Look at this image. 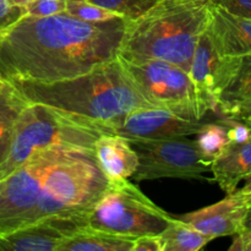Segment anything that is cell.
<instances>
[{
	"mask_svg": "<svg viewBox=\"0 0 251 251\" xmlns=\"http://www.w3.org/2000/svg\"><path fill=\"white\" fill-rule=\"evenodd\" d=\"M27 103L28 102L9 81L0 91V163L7 153L17 118Z\"/></svg>",
	"mask_w": 251,
	"mask_h": 251,
	"instance_id": "18",
	"label": "cell"
},
{
	"mask_svg": "<svg viewBox=\"0 0 251 251\" xmlns=\"http://www.w3.org/2000/svg\"><path fill=\"white\" fill-rule=\"evenodd\" d=\"M6 83H7V80L1 75V73H0V91L6 86Z\"/></svg>",
	"mask_w": 251,
	"mask_h": 251,
	"instance_id": "34",
	"label": "cell"
},
{
	"mask_svg": "<svg viewBox=\"0 0 251 251\" xmlns=\"http://www.w3.org/2000/svg\"><path fill=\"white\" fill-rule=\"evenodd\" d=\"M118 59L134 85L152 104L185 110L202 119L188 71L157 58L118 53Z\"/></svg>",
	"mask_w": 251,
	"mask_h": 251,
	"instance_id": "8",
	"label": "cell"
},
{
	"mask_svg": "<svg viewBox=\"0 0 251 251\" xmlns=\"http://www.w3.org/2000/svg\"><path fill=\"white\" fill-rule=\"evenodd\" d=\"M25 7H26V16H53L66 11V0H32Z\"/></svg>",
	"mask_w": 251,
	"mask_h": 251,
	"instance_id": "25",
	"label": "cell"
},
{
	"mask_svg": "<svg viewBox=\"0 0 251 251\" xmlns=\"http://www.w3.org/2000/svg\"><path fill=\"white\" fill-rule=\"evenodd\" d=\"M218 114L225 119L234 120V122H239L247 125L251 131V100L225 108V109L220 110Z\"/></svg>",
	"mask_w": 251,
	"mask_h": 251,
	"instance_id": "26",
	"label": "cell"
},
{
	"mask_svg": "<svg viewBox=\"0 0 251 251\" xmlns=\"http://www.w3.org/2000/svg\"><path fill=\"white\" fill-rule=\"evenodd\" d=\"M73 151L80 150L53 147L39 151L16 171L0 179V233L34 222L42 185L49 169Z\"/></svg>",
	"mask_w": 251,
	"mask_h": 251,
	"instance_id": "7",
	"label": "cell"
},
{
	"mask_svg": "<svg viewBox=\"0 0 251 251\" xmlns=\"http://www.w3.org/2000/svg\"><path fill=\"white\" fill-rule=\"evenodd\" d=\"M193 113L153 107L132 110L98 129L100 135L114 134L132 140H167L195 135L201 125Z\"/></svg>",
	"mask_w": 251,
	"mask_h": 251,
	"instance_id": "10",
	"label": "cell"
},
{
	"mask_svg": "<svg viewBox=\"0 0 251 251\" xmlns=\"http://www.w3.org/2000/svg\"><path fill=\"white\" fill-rule=\"evenodd\" d=\"M134 239L83 226L61 243L58 251H132Z\"/></svg>",
	"mask_w": 251,
	"mask_h": 251,
	"instance_id": "17",
	"label": "cell"
},
{
	"mask_svg": "<svg viewBox=\"0 0 251 251\" xmlns=\"http://www.w3.org/2000/svg\"><path fill=\"white\" fill-rule=\"evenodd\" d=\"M211 4L222 7L233 15L251 19V0H210Z\"/></svg>",
	"mask_w": 251,
	"mask_h": 251,
	"instance_id": "27",
	"label": "cell"
},
{
	"mask_svg": "<svg viewBox=\"0 0 251 251\" xmlns=\"http://www.w3.org/2000/svg\"><path fill=\"white\" fill-rule=\"evenodd\" d=\"M66 12L85 22H105L119 19V15L93 4L90 0H66ZM123 19V17H120Z\"/></svg>",
	"mask_w": 251,
	"mask_h": 251,
	"instance_id": "22",
	"label": "cell"
},
{
	"mask_svg": "<svg viewBox=\"0 0 251 251\" xmlns=\"http://www.w3.org/2000/svg\"><path fill=\"white\" fill-rule=\"evenodd\" d=\"M29 103H38L98 131L142 108H153L123 69L118 56L91 71L53 82L9 81Z\"/></svg>",
	"mask_w": 251,
	"mask_h": 251,
	"instance_id": "2",
	"label": "cell"
},
{
	"mask_svg": "<svg viewBox=\"0 0 251 251\" xmlns=\"http://www.w3.org/2000/svg\"><path fill=\"white\" fill-rule=\"evenodd\" d=\"M93 157L108 183L131 178L139 167L136 151L129 140L119 135H100L93 145Z\"/></svg>",
	"mask_w": 251,
	"mask_h": 251,
	"instance_id": "15",
	"label": "cell"
},
{
	"mask_svg": "<svg viewBox=\"0 0 251 251\" xmlns=\"http://www.w3.org/2000/svg\"><path fill=\"white\" fill-rule=\"evenodd\" d=\"M26 15L25 6L14 4L10 0H0V36L10 31Z\"/></svg>",
	"mask_w": 251,
	"mask_h": 251,
	"instance_id": "24",
	"label": "cell"
},
{
	"mask_svg": "<svg viewBox=\"0 0 251 251\" xmlns=\"http://www.w3.org/2000/svg\"><path fill=\"white\" fill-rule=\"evenodd\" d=\"M240 58H226L216 49L208 29L200 36L188 74L202 117L217 113L221 92L232 77Z\"/></svg>",
	"mask_w": 251,
	"mask_h": 251,
	"instance_id": "11",
	"label": "cell"
},
{
	"mask_svg": "<svg viewBox=\"0 0 251 251\" xmlns=\"http://www.w3.org/2000/svg\"><path fill=\"white\" fill-rule=\"evenodd\" d=\"M173 217L125 179L108 183L87 212V226L135 239L159 235Z\"/></svg>",
	"mask_w": 251,
	"mask_h": 251,
	"instance_id": "6",
	"label": "cell"
},
{
	"mask_svg": "<svg viewBox=\"0 0 251 251\" xmlns=\"http://www.w3.org/2000/svg\"><path fill=\"white\" fill-rule=\"evenodd\" d=\"M132 251H162L158 235H144L135 238Z\"/></svg>",
	"mask_w": 251,
	"mask_h": 251,
	"instance_id": "29",
	"label": "cell"
},
{
	"mask_svg": "<svg viewBox=\"0 0 251 251\" xmlns=\"http://www.w3.org/2000/svg\"><path fill=\"white\" fill-rule=\"evenodd\" d=\"M93 4L115 12L125 20H134L149 11L159 0H90Z\"/></svg>",
	"mask_w": 251,
	"mask_h": 251,
	"instance_id": "23",
	"label": "cell"
},
{
	"mask_svg": "<svg viewBox=\"0 0 251 251\" xmlns=\"http://www.w3.org/2000/svg\"><path fill=\"white\" fill-rule=\"evenodd\" d=\"M100 135L53 108L28 102L17 118L7 153L0 163V179L47 149L65 147L93 153Z\"/></svg>",
	"mask_w": 251,
	"mask_h": 251,
	"instance_id": "4",
	"label": "cell"
},
{
	"mask_svg": "<svg viewBox=\"0 0 251 251\" xmlns=\"http://www.w3.org/2000/svg\"><path fill=\"white\" fill-rule=\"evenodd\" d=\"M249 196L235 190L223 200L200 210L176 216L211 240L220 237H234L242 232Z\"/></svg>",
	"mask_w": 251,
	"mask_h": 251,
	"instance_id": "13",
	"label": "cell"
},
{
	"mask_svg": "<svg viewBox=\"0 0 251 251\" xmlns=\"http://www.w3.org/2000/svg\"><path fill=\"white\" fill-rule=\"evenodd\" d=\"M210 168L212 181L226 194L234 193L239 184L251 176V137L240 144H230Z\"/></svg>",
	"mask_w": 251,
	"mask_h": 251,
	"instance_id": "16",
	"label": "cell"
},
{
	"mask_svg": "<svg viewBox=\"0 0 251 251\" xmlns=\"http://www.w3.org/2000/svg\"><path fill=\"white\" fill-rule=\"evenodd\" d=\"M125 19L85 22L66 11L25 16L0 36V73L7 81L75 77L118 56Z\"/></svg>",
	"mask_w": 251,
	"mask_h": 251,
	"instance_id": "1",
	"label": "cell"
},
{
	"mask_svg": "<svg viewBox=\"0 0 251 251\" xmlns=\"http://www.w3.org/2000/svg\"><path fill=\"white\" fill-rule=\"evenodd\" d=\"M229 251H251V233L235 234Z\"/></svg>",
	"mask_w": 251,
	"mask_h": 251,
	"instance_id": "30",
	"label": "cell"
},
{
	"mask_svg": "<svg viewBox=\"0 0 251 251\" xmlns=\"http://www.w3.org/2000/svg\"><path fill=\"white\" fill-rule=\"evenodd\" d=\"M225 119V118H222ZM228 123V136L232 144H240V142L248 141L251 137V131L247 125L242 124L234 120L225 119Z\"/></svg>",
	"mask_w": 251,
	"mask_h": 251,
	"instance_id": "28",
	"label": "cell"
},
{
	"mask_svg": "<svg viewBox=\"0 0 251 251\" xmlns=\"http://www.w3.org/2000/svg\"><path fill=\"white\" fill-rule=\"evenodd\" d=\"M245 195L249 196V203H248L247 212H245L244 220H243L242 232L240 233H251V194H245ZM238 234H239V233H238Z\"/></svg>",
	"mask_w": 251,
	"mask_h": 251,
	"instance_id": "31",
	"label": "cell"
},
{
	"mask_svg": "<svg viewBox=\"0 0 251 251\" xmlns=\"http://www.w3.org/2000/svg\"><path fill=\"white\" fill-rule=\"evenodd\" d=\"M243 181H244V185L242 188H238L237 191H239L242 194H251V176H248Z\"/></svg>",
	"mask_w": 251,
	"mask_h": 251,
	"instance_id": "32",
	"label": "cell"
},
{
	"mask_svg": "<svg viewBox=\"0 0 251 251\" xmlns=\"http://www.w3.org/2000/svg\"><path fill=\"white\" fill-rule=\"evenodd\" d=\"M87 226V213L54 216L0 233V251H58L64 239Z\"/></svg>",
	"mask_w": 251,
	"mask_h": 251,
	"instance_id": "12",
	"label": "cell"
},
{
	"mask_svg": "<svg viewBox=\"0 0 251 251\" xmlns=\"http://www.w3.org/2000/svg\"><path fill=\"white\" fill-rule=\"evenodd\" d=\"M210 12V0H159L137 19L125 20L119 53L162 59L189 71Z\"/></svg>",
	"mask_w": 251,
	"mask_h": 251,
	"instance_id": "3",
	"label": "cell"
},
{
	"mask_svg": "<svg viewBox=\"0 0 251 251\" xmlns=\"http://www.w3.org/2000/svg\"><path fill=\"white\" fill-rule=\"evenodd\" d=\"M130 144L139 156V167L132 176L137 183L162 178L212 181L203 176L208 167L201 159L195 140H132Z\"/></svg>",
	"mask_w": 251,
	"mask_h": 251,
	"instance_id": "9",
	"label": "cell"
},
{
	"mask_svg": "<svg viewBox=\"0 0 251 251\" xmlns=\"http://www.w3.org/2000/svg\"><path fill=\"white\" fill-rule=\"evenodd\" d=\"M195 135L199 153L208 168L232 144L228 136V123L225 119L207 124L201 123Z\"/></svg>",
	"mask_w": 251,
	"mask_h": 251,
	"instance_id": "20",
	"label": "cell"
},
{
	"mask_svg": "<svg viewBox=\"0 0 251 251\" xmlns=\"http://www.w3.org/2000/svg\"><path fill=\"white\" fill-rule=\"evenodd\" d=\"M162 251H199L212 240L179 218L173 217L158 235Z\"/></svg>",
	"mask_w": 251,
	"mask_h": 251,
	"instance_id": "19",
	"label": "cell"
},
{
	"mask_svg": "<svg viewBox=\"0 0 251 251\" xmlns=\"http://www.w3.org/2000/svg\"><path fill=\"white\" fill-rule=\"evenodd\" d=\"M251 100V55L242 56L238 61V65L233 73L232 77L223 91L221 92L218 100V109L238 104L240 102Z\"/></svg>",
	"mask_w": 251,
	"mask_h": 251,
	"instance_id": "21",
	"label": "cell"
},
{
	"mask_svg": "<svg viewBox=\"0 0 251 251\" xmlns=\"http://www.w3.org/2000/svg\"><path fill=\"white\" fill-rule=\"evenodd\" d=\"M108 180L98 168L93 153L73 151L59 159L42 185L34 222L54 216L87 213Z\"/></svg>",
	"mask_w": 251,
	"mask_h": 251,
	"instance_id": "5",
	"label": "cell"
},
{
	"mask_svg": "<svg viewBox=\"0 0 251 251\" xmlns=\"http://www.w3.org/2000/svg\"><path fill=\"white\" fill-rule=\"evenodd\" d=\"M218 53L226 58L251 55V19L233 15L211 4L207 27Z\"/></svg>",
	"mask_w": 251,
	"mask_h": 251,
	"instance_id": "14",
	"label": "cell"
},
{
	"mask_svg": "<svg viewBox=\"0 0 251 251\" xmlns=\"http://www.w3.org/2000/svg\"><path fill=\"white\" fill-rule=\"evenodd\" d=\"M11 2H14V4H17V5H21V6H26L28 2H31L32 0H10Z\"/></svg>",
	"mask_w": 251,
	"mask_h": 251,
	"instance_id": "33",
	"label": "cell"
}]
</instances>
